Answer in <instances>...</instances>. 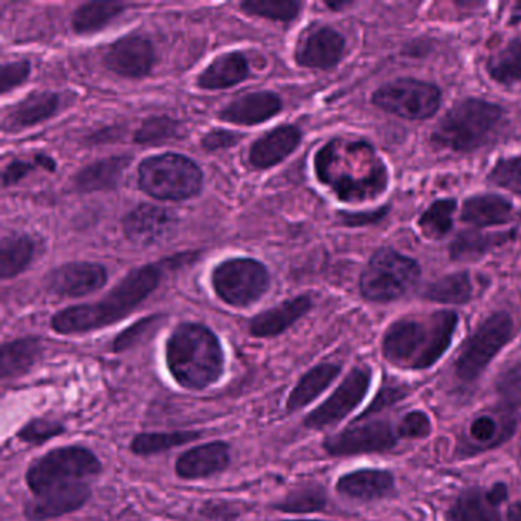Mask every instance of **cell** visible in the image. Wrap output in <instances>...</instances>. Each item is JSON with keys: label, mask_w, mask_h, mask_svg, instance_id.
<instances>
[{"label": "cell", "mask_w": 521, "mask_h": 521, "mask_svg": "<svg viewBox=\"0 0 521 521\" xmlns=\"http://www.w3.org/2000/svg\"><path fill=\"white\" fill-rule=\"evenodd\" d=\"M161 279L159 263L132 269L100 301L57 312L51 320L52 331L60 335H77L112 326L132 314L158 288Z\"/></svg>", "instance_id": "1"}, {"label": "cell", "mask_w": 521, "mask_h": 521, "mask_svg": "<svg viewBox=\"0 0 521 521\" xmlns=\"http://www.w3.org/2000/svg\"><path fill=\"white\" fill-rule=\"evenodd\" d=\"M459 317L439 311L425 321L401 318L390 324L382 338V355L395 366L427 370L441 360L456 332Z\"/></svg>", "instance_id": "2"}, {"label": "cell", "mask_w": 521, "mask_h": 521, "mask_svg": "<svg viewBox=\"0 0 521 521\" xmlns=\"http://www.w3.org/2000/svg\"><path fill=\"white\" fill-rule=\"evenodd\" d=\"M166 363L182 389L205 390L224 375L225 353L210 327L181 323L167 340Z\"/></svg>", "instance_id": "3"}, {"label": "cell", "mask_w": 521, "mask_h": 521, "mask_svg": "<svg viewBox=\"0 0 521 521\" xmlns=\"http://www.w3.org/2000/svg\"><path fill=\"white\" fill-rule=\"evenodd\" d=\"M503 107L482 98H463L448 109L431 133L439 149L473 153L496 141L505 126Z\"/></svg>", "instance_id": "4"}, {"label": "cell", "mask_w": 521, "mask_h": 521, "mask_svg": "<svg viewBox=\"0 0 521 521\" xmlns=\"http://www.w3.org/2000/svg\"><path fill=\"white\" fill-rule=\"evenodd\" d=\"M141 191L159 201H187L201 193L204 173L195 161L179 153H162L138 166Z\"/></svg>", "instance_id": "5"}, {"label": "cell", "mask_w": 521, "mask_h": 521, "mask_svg": "<svg viewBox=\"0 0 521 521\" xmlns=\"http://www.w3.org/2000/svg\"><path fill=\"white\" fill-rule=\"evenodd\" d=\"M103 471L94 451L81 445H66L43 454L26 471V485L34 496L51 489L89 482Z\"/></svg>", "instance_id": "6"}, {"label": "cell", "mask_w": 521, "mask_h": 521, "mask_svg": "<svg viewBox=\"0 0 521 521\" xmlns=\"http://www.w3.org/2000/svg\"><path fill=\"white\" fill-rule=\"evenodd\" d=\"M419 277L421 266L415 259L384 246L370 257L361 274V295L372 303H390L415 288Z\"/></svg>", "instance_id": "7"}, {"label": "cell", "mask_w": 521, "mask_h": 521, "mask_svg": "<svg viewBox=\"0 0 521 521\" xmlns=\"http://www.w3.org/2000/svg\"><path fill=\"white\" fill-rule=\"evenodd\" d=\"M514 337V320L505 311L486 317L470 335L454 361V375L463 384H473L491 361Z\"/></svg>", "instance_id": "8"}, {"label": "cell", "mask_w": 521, "mask_h": 521, "mask_svg": "<svg viewBox=\"0 0 521 521\" xmlns=\"http://www.w3.org/2000/svg\"><path fill=\"white\" fill-rule=\"evenodd\" d=\"M269 272L259 260L236 257L219 263L211 272V286L217 297L234 308H248L269 288Z\"/></svg>", "instance_id": "9"}, {"label": "cell", "mask_w": 521, "mask_h": 521, "mask_svg": "<svg viewBox=\"0 0 521 521\" xmlns=\"http://www.w3.org/2000/svg\"><path fill=\"white\" fill-rule=\"evenodd\" d=\"M372 103L387 114L410 121L428 120L442 104V92L430 81L396 78L376 89Z\"/></svg>", "instance_id": "10"}, {"label": "cell", "mask_w": 521, "mask_h": 521, "mask_svg": "<svg viewBox=\"0 0 521 521\" xmlns=\"http://www.w3.org/2000/svg\"><path fill=\"white\" fill-rule=\"evenodd\" d=\"M399 441L398 433L393 430L387 419H364L353 421L352 425L332 434L323 442V448L329 456L347 457L360 454L386 453Z\"/></svg>", "instance_id": "11"}, {"label": "cell", "mask_w": 521, "mask_h": 521, "mask_svg": "<svg viewBox=\"0 0 521 521\" xmlns=\"http://www.w3.org/2000/svg\"><path fill=\"white\" fill-rule=\"evenodd\" d=\"M370 382L372 372L367 367H355L350 370L337 390L306 416L305 427L323 430L343 421L364 401L369 393Z\"/></svg>", "instance_id": "12"}, {"label": "cell", "mask_w": 521, "mask_h": 521, "mask_svg": "<svg viewBox=\"0 0 521 521\" xmlns=\"http://www.w3.org/2000/svg\"><path fill=\"white\" fill-rule=\"evenodd\" d=\"M107 282V271L94 262H71L57 266L46 274L43 285L49 294L62 298H78L103 288Z\"/></svg>", "instance_id": "13"}, {"label": "cell", "mask_w": 521, "mask_h": 521, "mask_svg": "<svg viewBox=\"0 0 521 521\" xmlns=\"http://www.w3.org/2000/svg\"><path fill=\"white\" fill-rule=\"evenodd\" d=\"M178 221V216L167 208L141 204L124 217L123 230L129 242L153 246L172 239Z\"/></svg>", "instance_id": "14"}, {"label": "cell", "mask_w": 521, "mask_h": 521, "mask_svg": "<svg viewBox=\"0 0 521 521\" xmlns=\"http://www.w3.org/2000/svg\"><path fill=\"white\" fill-rule=\"evenodd\" d=\"M155 48L146 37L138 34L121 37L112 43L103 57L107 71L124 78H144L155 66Z\"/></svg>", "instance_id": "15"}, {"label": "cell", "mask_w": 521, "mask_h": 521, "mask_svg": "<svg viewBox=\"0 0 521 521\" xmlns=\"http://www.w3.org/2000/svg\"><path fill=\"white\" fill-rule=\"evenodd\" d=\"M344 49L343 34L332 26H318L301 37L295 48V62L301 68L331 71L343 59Z\"/></svg>", "instance_id": "16"}, {"label": "cell", "mask_w": 521, "mask_h": 521, "mask_svg": "<svg viewBox=\"0 0 521 521\" xmlns=\"http://www.w3.org/2000/svg\"><path fill=\"white\" fill-rule=\"evenodd\" d=\"M91 483H75L63 488L51 489L34 496L26 503L25 515L31 521H46L63 517L83 508L91 499Z\"/></svg>", "instance_id": "17"}, {"label": "cell", "mask_w": 521, "mask_h": 521, "mask_svg": "<svg viewBox=\"0 0 521 521\" xmlns=\"http://www.w3.org/2000/svg\"><path fill=\"white\" fill-rule=\"evenodd\" d=\"M502 411V418L491 415H480L473 419L468 428V436L460 441V456H476L482 451L500 447L505 444L517 428V419L511 411Z\"/></svg>", "instance_id": "18"}, {"label": "cell", "mask_w": 521, "mask_h": 521, "mask_svg": "<svg viewBox=\"0 0 521 521\" xmlns=\"http://www.w3.org/2000/svg\"><path fill=\"white\" fill-rule=\"evenodd\" d=\"M230 462V445L227 442L214 441L182 453L176 460L175 471L184 480L208 479L224 473Z\"/></svg>", "instance_id": "19"}, {"label": "cell", "mask_w": 521, "mask_h": 521, "mask_svg": "<svg viewBox=\"0 0 521 521\" xmlns=\"http://www.w3.org/2000/svg\"><path fill=\"white\" fill-rule=\"evenodd\" d=\"M301 140H303V133L297 126L288 124V126L276 127L254 141L248 152V161L254 169H271L292 155L300 146Z\"/></svg>", "instance_id": "20"}, {"label": "cell", "mask_w": 521, "mask_h": 521, "mask_svg": "<svg viewBox=\"0 0 521 521\" xmlns=\"http://www.w3.org/2000/svg\"><path fill=\"white\" fill-rule=\"evenodd\" d=\"M282 109V98L274 92H251L227 104L219 112V118L239 126H256L277 117Z\"/></svg>", "instance_id": "21"}, {"label": "cell", "mask_w": 521, "mask_h": 521, "mask_svg": "<svg viewBox=\"0 0 521 521\" xmlns=\"http://www.w3.org/2000/svg\"><path fill=\"white\" fill-rule=\"evenodd\" d=\"M60 97L54 92H33L14 104L2 117L5 133L31 129L51 120L59 112Z\"/></svg>", "instance_id": "22"}, {"label": "cell", "mask_w": 521, "mask_h": 521, "mask_svg": "<svg viewBox=\"0 0 521 521\" xmlns=\"http://www.w3.org/2000/svg\"><path fill=\"white\" fill-rule=\"evenodd\" d=\"M337 491L349 499L375 502L392 496L395 492V476L389 470L363 468L341 476L337 482Z\"/></svg>", "instance_id": "23"}, {"label": "cell", "mask_w": 521, "mask_h": 521, "mask_svg": "<svg viewBox=\"0 0 521 521\" xmlns=\"http://www.w3.org/2000/svg\"><path fill=\"white\" fill-rule=\"evenodd\" d=\"M312 309V298L309 295H298L283 301L276 308L256 315L250 321V334L256 338H274L285 334L300 318L305 317Z\"/></svg>", "instance_id": "24"}, {"label": "cell", "mask_w": 521, "mask_h": 521, "mask_svg": "<svg viewBox=\"0 0 521 521\" xmlns=\"http://www.w3.org/2000/svg\"><path fill=\"white\" fill-rule=\"evenodd\" d=\"M512 216H514V204L505 196L492 195V193L474 195L465 199L460 211V219L476 228L505 225L511 222Z\"/></svg>", "instance_id": "25"}, {"label": "cell", "mask_w": 521, "mask_h": 521, "mask_svg": "<svg viewBox=\"0 0 521 521\" xmlns=\"http://www.w3.org/2000/svg\"><path fill=\"white\" fill-rule=\"evenodd\" d=\"M250 77V65L242 52H227L208 65L196 80L198 88L207 91L228 89L239 85Z\"/></svg>", "instance_id": "26"}, {"label": "cell", "mask_w": 521, "mask_h": 521, "mask_svg": "<svg viewBox=\"0 0 521 521\" xmlns=\"http://www.w3.org/2000/svg\"><path fill=\"white\" fill-rule=\"evenodd\" d=\"M130 166V156H112L92 162L81 169L74 178L75 190L80 193L114 190L123 178L124 170Z\"/></svg>", "instance_id": "27"}, {"label": "cell", "mask_w": 521, "mask_h": 521, "mask_svg": "<svg viewBox=\"0 0 521 521\" xmlns=\"http://www.w3.org/2000/svg\"><path fill=\"white\" fill-rule=\"evenodd\" d=\"M340 373L341 366L334 363H323L312 367L301 376L297 386L289 393L286 410L292 413V411L301 410L314 402L318 396L323 395L331 387L332 382L340 376Z\"/></svg>", "instance_id": "28"}, {"label": "cell", "mask_w": 521, "mask_h": 521, "mask_svg": "<svg viewBox=\"0 0 521 521\" xmlns=\"http://www.w3.org/2000/svg\"><path fill=\"white\" fill-rule=\"evenodd\" d=\"M42 350L39 338L34 337L19 338V340L4 343L2 355H0L2 379H14L26 375L36 366Z\"/></svg>", "instance_id": "29"}, {"label": "cell", "mask_w": 521, "mask_h": 521, "mask_svg": "<svg viewBox=\"0 0 521 521\" xmlns=\"http://www.w3.org/2000/svg\"><path fill=\"white\" fill-rule=\"evenodd\" d=\"M36 242L28 234H8L0 242V279L19 276L33 262Z\"/></svg>", "instance_id": "30"}, {"label": "cell", "mask_w": 521, "mask_h": 521, "mask_svg": "<svg viewBox=\"0 0 521 521\" xmlns=\"http://www.w3.org/2000/svg\"><path fill=\"white\" fill-rule=\"evenodd\" d=\"M514 231L509 233H482V231L470 230L457 234L451 242L450 256L453 260H479L494 250L497 246L505 245L514 239Z\"/></svg>", "instance_id": "31"}, {"label": "cell", "mask_w": 521, "mask_h": 521, "mask_svg": "<svg viewBox=\"0 0 521 521\" xmlns=\"http://www.w3.org/2000/svg\"><path fill=\"white\" fill-rule=\"evenodd\" d=\"M129 7L121 2H88L80 5L72 16V30L77 34L98 33Z\"/></svg>", "instance_id": "32"}, {"label": "cell", "mask_w": 521, "mask_h": 521, "mask_svg": "<svg viewBox=\"0 0 521 521\" xmlns=\"http://www.w3.org/2000/svg\"><path fill=\"white\" fill-rule=\"evenodd\" d=\"M422 297L439 305H466L473 298V282L466 271L454 272L430 283Z\"/></svg>", "instance_id": "33"}, {"label": "cell", "mask_w": 521, "mask_h": 521, "mask_svg": "<svg viewBox=\"0 0 521 521\" xmlns=\"http://www.w3.org/2000/svg\"><path fill=\"white\" fill-rule=\"evenodd\" d=\"M448 517L451 521H502L499 508L491 505L486 499V492L479 488L460 492Z\"/></svg>", "instance_id": "34"}, {"label": "cell", "mask_w": 521, "mask_h": 521, "mask_svg": "<svg viewBox=\"0 0 521 521\" xmlns=\"http://www.w3.org/2000/svg\"><path fill=\"white\" fill-rule=\"evenodd\" d=\"M486 71L500 85L512 86L521 81V34L499 51L492 52L486 62Z\"/></svg>", "instance_id": "35"}, {"label": "cell", "mask_w": 521, "mask_h": 521, "mask_svg": "<svg viewBox=\"0 0 521 521\" xmlns=\"http://www.w3.org/2000/svg\"><path fill=\"white\" fill-rule=\"evenodd\" d=\"M202 434L199 431H159V433H140L130 442V450L141 457L153 456L164 453L172 448L190 444L199 439Z\"/></svg>", "instance_id": "36"}, {"label": "cell", "mask_w": 521, "mask_h": 521, "mask_svg": "<svg viewBox=\"0 0 521 521\" xmlns=\"http://www.w3.org/2000/svg\"><path fill=\"white\" fill-rule=\"evenodd\" d=\"M457 202L454 199H437L419 217L422 233L430 239H444L451 233Z\"/></svg>", "instance_id": "37"}, {"label": "cell", "mask_w": 521, "mask_h": 521, "mask_svg": "<svg viewBox=\"0 0 521 521\" xmlns=\"http://www.w3.org/2000/svg\"><path fill=\"white\" fill-rule=\"evenodd\" d=\"M326 505L327 496L324 488L320 485H308L289 492L285 499L274 505V509L286 514H312L323 511Z\"/></svg>", "instance_id": "38"}, {"label": "cell", "mask_w": 521, "mask_h": 521, "mask_svg": "<svg viewBox=\"0 0 521 521\" xmlns=\"http://www.w3.org/2000/svg\"><path fill=\"white\" fill-rule=\"evenodd\" d=\"M240 8L245 14L272 22H292L297 19L303 4L292 0H246Z\"/></svg>", "instance_id": "39"}, {"label": "cell", "mask_w": 521, "mask_h": 521, "mask_svg": "<svg viewBox=\"0 0 521 521\" xmlns=\"http://www.w3.org/2000/svg\"><path fill=\"white\" fill-rule=\"evenodd\" d=\"M179 133V123L170 117L147 118L136 130L133 140L136 144H158L172 140Z\"/></svg>", "instance_id": "40"}, {"label": "cell", "mask_w": 521, "mask_h": 521, "mask_svg": "<svg viewBox=\"0 0 521 521\" xmlns=\"http://www.w3.org/2000/svg\"><path fill=\"white\" fill-rule=\"evenodd\" d=\"M496 392L502 399V410L514 413L521 407V361L500 373L496 381Z\"/></svg>", "instance_id": "41"}, {"label": "cell", "mask_w": 521, "mask_h": 521, "mask_svg": "<svg viewBox=\"0 0 521 521\" xmlns=\"http://www.w3.org/2000/svg\"><path fill=\"white\" fill-rule=\"evenodd\" d=\"M488 181L521 195V156L499 159L489 172Z\"/></svg>", "instance_id": "42"}, {"label": "cell", "mask_w": 521, "mask_h": 521, "mask_svg": "<svg viewBox=\"0 0 521 521\" xmlns=\"http://www.w3.org/2000/svg\"><path fill=\"white\" fill-rule=\"evenodd\" d=\"M65 425L48 419H33L17 431L20 441L30 445H42L65 433Z\"/></svg>", "instance_id": "43"}, {"label": "cell", "mask_w": 521, "mask_h": 521, "mask_svg": "<svg viewBox=\"0 0 521 521\" xmlns=\"http://www.w3.org/2000/svg\"><path fill=\"white\" fill-rule=\"evenodd\" d=\"M431 430L433 427H431L430 416L421 410L407 413L396 427L399 439H425L430 436Z\"/></svg>", "instance_id": "44"}, {"label": "cell", "mask_w": 521, "mask_h": 521, "mask_svg": "<svg viewBox=\"0 0 521 521\" xmlns=\"http://www.w3.org/2000/svg\"><path fill=\"white\" fill-rule=\"evenodd\" d=\"M159 315H152V317L143 318V320L136 321L132 326L127 327L126 331L121 332L112 344L114 352H123V350L130 349L136 343H140L152 329H155L158 324Z\"/></svg>", "instance_id": "45"}, {"label": "cell", "mask_w": 521, "mask_h": 521, "mask_svg": "<svg viewBox=\"0 0 521 521\" xmlns=\"http://www.w3.org/2000/svg\"><path fill=\"white\" fill-rule=\"evenodd\" d=\"M408 395V389L404 386H398V384H387L379 390L378 395L375 396L369 407L361 413L355 421H364V419H370L372 416L378 415L379 411L386 410V408L392 407V405L398 404L399 401L405 399Z\"/></svg>", "instance_id": "46"}, {"label": "cell", "mask_w": 521, "mask_h": 521, "mask_svg": "<svg viewBox=\"0 0 521 521\" xmlns=\"http://www.w3.org/2000/svg\"><path fill=\"white\" fill-rule=\"evenodd\" d=\"M31 74V63L28 60H19V62L5 63L0 69V91L2 95L14 91L23 85Z\"/></svg>", "instance_id": "47"}, {"label": "cell", "mask_w": 521, "mask_h": 521, "mask_svg": "<svg viewBox=\"0 0 521 521\" xmlns=\"http://www.w3.org/2000/svg\"><path fill=\"white\" fill-rule=\"evenodd\" d=\"M242 141V133L231 132V130L216 129L208 132L201 140L202 149L207 152H217V150H227L236 146Z\"/></svg>", "instance_id": "48"}, {"label": "cell", "mask_w": 521, "mask_h": 521, "mask_svg": "<svg viewBox=\"0 0 521 521\" xmlns=\"http://www.w3.org/2000/svg\"><path fill=\"white\" fill-rule=\"evenodd\" d=\"M390 207H381L378 210L363 211V213H347V211H341L338 213L340 222L346 227H366V225L378 224L384 217L389 214Z\"/></svg>", "instance_id": "49"}, {"label": "cell", "mask_w": 521, "mask_h": 521, "mask_svg": "<svg viewBox=\"0 0 521 521\" xmlns=\"http://www.w3.org/2000/svg\"><path fill=\"white\" fill-rule=\"evenodd\" d=\"M39 169L36 166V162L26 161H11L7 167H5L4 173H2V187L8 188L11 185L19 184L23 178L33 173L34 170Z\"/></svg>", "instance_id": "50"}, {"label": "cell", "mask_w": 521, "mask_h": 521, "mask_svg": "<svg viewBox=\"0 0 521 521\" xmlns=\"http://www.w3.org/2000/svg\"><path fill=\"white\" fill-rule=\"evenodd\" d=\"M485 492L486 499L489 500V503H491V505L496 506V508H499L500 505H503V503H505L506 500H508L509 489L508 486H506V483H494V485H492L491 488L486 489Z\"/></svg>", "instance_id": "51"}, {"label": "cell", "mask_w": 521, "mask_h": 521, "mask_svg": "<svg viewBox=\"0 0 521 521\" xmlns=\"http://www.w3.org/2000/svg\"><path fill=\"white\" fill-rule=\"evenodd\" d=\"M36 166L39 167V169L46 170V172L54 173L57 169V164L54 159L51 158V156L46 155H37L36 158Z\"/></svg>", "instance_id": "52"}, {"label": "cell", "mask_w": 521, "mask_h": 521, "mask_svg": "<svg viewBox=\"0 0 521 521\" xmlns=\"http://www.w3.org/2000/svg\"><path fill=\"white\" fill-rule=\"evenodd\" d=\"M508 521H521V502L512 503L506 512Z\"/></svg>", "instance_id": "53"}, {"label": "cell", "mask_w": 521, "mask_h": 521, "mask_svg": "<svg viewBox=\"0 0 521 521\" xmlns=\"http://www.w3.org/2000/svg\"><path fill=\"white\" fill-rule=\"evenodd\" d=\"M350 5H353V2H347V0H344V2H326V7L331 8L332 11L344 10V8L350 7Z\"/></svg>", "instance_id": "54"}, {"label": "cell", "mask_w": 521, "mask_h": 521, "mask_svg": "<svg viewBox=\"0 0 521 521\" xmlns=\"http://www.w3.org/2000/svg\"><path fill=\"white\" fill-rule=\"evenodd\" d=\"M521 22V2L514 5V10H512L511 23Z\"/></svg>", "instance_id": "55"}, {"label": "cell", "mask_w": 521, "mask_h": 521, "mask_svg": "<svg viewBox=\"0 0 521 521\" xmlns=\"http://www.w3.org/2000/svg\"><path fill=\"white\" fill-rule=\"evenodd\" d=\"M285 521H323V520H285Z\"/></svg>", "instance_id": "56"}]
</instances>
